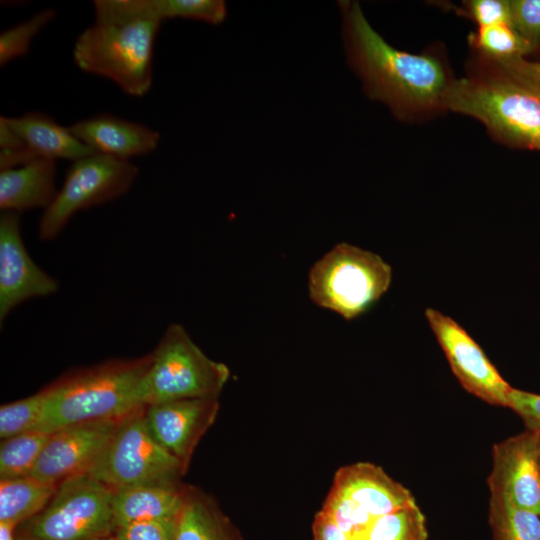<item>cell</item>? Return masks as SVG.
I'll use <instances>...</instances> for the list:
<instances>
[{"instance_id":"38","label":"cell","mask_w":540,"mask_h":540,"mask_svg":"<svg viewBox=\"0 0 540 540\" xmlns=\"http://www.w3.org/2000/svg\"><path fill=\"white\" fill-rule=\"evenodd\" d=\"M93 540H118V539L114 535H110V536H106V537L96 538V539H93Z\"/></svg>"},{"instance_id":"28","label":"cell","mask_w":540,"mask_h":540,"mask_svg":"<svg viewBox=\"0 0 540 540\" xmlns=\"http://www.w3.org/2000/svg\"><path fill=\"white\" fill-rule=\"evenodd\" d=\"M321 510L354 540H361L375 520L356 503L331 490Z\"/></svg>"},{"instance_id":"18","label":"cell","mask_w":540,"mask_h":540,"mask_svg":"<svg viewBox=\"0 0 540 540\" xmlns=\"http://www.w3.org/2000/svg\"><path fill=\"white\" fill-rule=\"evenodd\" d=\"M55 160L37 158L23 166L0 171V208L20 213L43 208L57 195Z\"/></svg>"},{"instance_id":"17","label":"cell","mask_w":540,"mask_h":540,"mask_svg":"<svg viewBox=\"0 0 540 540\" xmlns=\"http://www.w3.org/2000/svg\"><path fill=\"white\" fill-rule=\"evenodd\" d=\"M186 487L179 481H162L113 490L115 529L134 522L176 517Z\"/></svg>"},{"instance_id":"24","label":"cell","mask_w":540,"mask_h":540,"mask_svg":"<svg viewBox=\"0 0 540 540\" xmlns=\"http://www.w3.org/2000/svg\"><path fill=\"white\" fill-rule=\"evenodd\" d=\"M361 540H428L425 516L414 503L376 518Z\"/></svg>"},{"instance_id":"33","label":"cell","mask_w":540,"mask_h":540,"mask_svg":"<svg viewBox=\"0 0 540 540\" xmlns=\"http://www.w3.org/2000/svg\"><path fill=\"white\" fill-rule=\"evenodd\" d=\"M496 70L540 94V62L514 57L493 61Z\"/></svg>"},{"instance_id":"9","label":"cell","mask_w":540,"mask_h":540,"mask_svg":"<svg viewBox=\"0 0 540 540\" xmlns=\"http://www.w3.org/2000/svg\"><path fill=\"white\" fill-rule=\"evenodd\" d=\"M138 172L130 160L100 153L73 161L56 197L39 220V238L44 241L55 239L79 211L124 195Z\"/></svg>"},{"instance_id":"14","label":"cell","mask_w":540,"mask_h":540,"mask_svg":"<svg viewBox=\"0 0 540 540\" xmlns=\"http://www.w3.org/2000/svg\"><path fill=\"white\" fill-rule=\"evenodd\" d=\"M218 411V397L183 398L146 405L145 418L158 442L188 468Z\"/></svg>"},{"instance_id":"21","label":"cell","mask_w":540,"mask_h":540,"mask_svg":"<svg viewBox=\"0 0 540 540\" xmlns=\"http://www.w3.org/2000/svg\"><path fill=\"white\" fill-rule=\"evenodd\" d=\"M59 484L32 476L0 480V522L19 526L38 514Z\"/></svg>"},{"instance_id":"23","label":"cell","mask_w":540,"mask_h":540,"mask_svg":"<svg viewBox=\"0 0 540 540\" xmlns=\"http://www.w3.org/2000/svg\"><path fill=\"white\" fill-rule=\"evenodd\" d=\"M51 433L32 430L6 439L0 445V478L29 476Z\"/></svg>"},{"instance_id":"31","label":"cell","mask_w":540,"mask_h":540,"mask_svg":"<svg viewBox=\"0 0 540 540\" xmlns=\"http://www.w3.org/2000/svg\"><path fill=\"white\" fill-rule=\"evenodd\" d=\"M176 517L147 520L120 526L113 535L118 540H174Z\"/></svg>"},{"instance_id":"7","label":"cell","mask_w":540,"mask_h":540,"mask_svg":"<svg viewBox=\"0 0 540 540\" xmlns=\"http://www.w3.org/2000/svg\"><path fill=\"white\" fill-rule=\"evenodd\" d=\"M113 490L88 474L61 482L49 503L22 523L20 540H93L115 530Z\"/></svg>"},{"instance_id":"6","label":"cell","mask_w":540,"mask_h":540,"mask_svg":"<svg viewBox=\"0 0 540 540\" xmlns=\"http://www.w3.org/2000/svg\"><path fill=\"white\" fill-rule=\"evenodd\" d=\"M150 354L142 386L145 405L218 397L230 377L229 368L208 357L180 324H170Z\"/></svg>"},{"instance_id":"4","label":"cell","mask_w":540,"mask_h":540,"mask_svg":"<svg viewBox=\"0 0 540 540\" xmlns=\"http://www.w3.org/2000/svg\"><path fill=\"white\" fill-rule=\"evenodd\" d=\"M497 72L452 79L443 108L478 119L507 143L540 150V94Z\"/></svg>"},{"instance_id":"20","label":"cell","mask_w":540,"mask_h":540,"mask_svg":"<svg viewBox=\"0 0 540 540\" xmlns=\"http://www.w3.org/2000/svg\"><path fill=\"white\" fill-rule=\"evenodd\" d=\"M174 540H244L215 501L191 486L176 516Z\"/></svg>"},{"instance_id":"27","label":"cell","mask_w":540,"mask_h":540,"mask_svg":"<svg viewBox=\"0 0 540 540\" xmlns=\"http://www.w3.org/2000/svg\"><path fill=\"white\" fill-rule=\"evenodd\" d=\"M45 394L38 393L4 404L0 408V437L6 439L21 433L32 431L40 421Z\"/></svg>"},{"instance_id":"16","label":"cell","mask_w":540,"mask_h":540,"mask_svg":"<svg viewBox=\"0 0 540 540\" xmlns=\"http://www.w3.org/2000/svg\"><path fill=\"white\" fill-rule=\"evenodd\" d=\"M68 127L94 152L123 160L153 152L160 140L157 131L108 113L82 119Z\"/></svg>"},{"instance_id":"35","label":"cell","mask_w":540,"mask_h":540,"mask_svg":"<svg viewBox=\"0 0 540 540\" xmlns=\"http://www.w3.org/2000/svg\"><path fill=\"white\" fill-rule=\"evenodd\" d=\"M312 532L313 540H354L322 510L315 515Z\"/></svg>"},{"instance_id":"10","label":"cell","mask_w":540,"mask_h":540,"mask_svg":"<svg viewBox=\"0 0 540 540\" xmlns=\"http://www.w3.org/2000/svg\"><path fill=\"white\" fill-rule=\"evenodd\" d=\"M425 317L461 386L490 405L508 407L513 387L470 334L454 319L435 309L427 308Z\"/></svg>"},{"instance_id":"32","label":"cell","mask_w":540,"mask_h":540,"mask_svg":"<svg viewBox=\"0 0 540 540\" xmlns=\"http://www.w3.org/2000/svg\"><path fill=\"white\" fill-rule=\"evenodd\" d=\"M466 12L478 27L496 24H511L510 1L472 0L466 4Z\"/></svg>"},{"instance_id":"19","label":"cell","mask_w":540,"mask_h":540,"mask_svg":"<svg viewBox=\"0 0 540 540\" xmlns=\"http://www.w3.org/2000/svg\"><path fill=\"white\" fill-rule=\"evenodd\" d=\"M6 123L39 157L67 159L72 162L94 154L69 129L40 112H28L19 117H5Z\"/></svg>"},{"instance_id":"30","label":"cell","mask_w":540,"mask_h":540,"mask_svg":"<svg viewBox=\"0 0 540 540\" xmlns=\"http://www.w3.org/2000/svg\"><path fill=\"white\" fill-rule=\"evenodd\" d=\"M510 9L517 33L532 49L540 45V0H512Z\"/></svg>"},{"instance_id":"3","label":"cell","mask_w":540,"mask_h":540,"mask_svg":"<svg viewBox=\"0 0 540 540\" xmlns=\"http://www.w3.org/2000/svg\"><path fill=\"white\" fill-rule=\"evenodd\" d=\"M151 354L111 360L69 373L43 389L44 406L34 430L59 429L99 420L119 419L142 408L143 380Z\"/></svg>"},{"instance_id":"12","label":"cell","mask_w":540,"mask_h":540,"mask_svg":"<svg viewBox=\"0 0 540 540\" xmlns=\"http://www.w3.org/2000/svg\"><path fill=\"white\" fill-rule=\"evenodd\" d=\"M58 281L41 269L25 248L20 215L0 217V324L23 302L57 292Z\"/></svg>"},{"instance_id":"1","label":"cell","mask_w":540,"mask_h":540,"mask_svg":"<svg viewBox=\"0 0 540 540\" xmlns=\"http://www.w3.org/2000/svg\"><path fill=\"white\" fill-rule=\"evenodd\" d=\"M95 18L76 39L73 60L142 97L153 82L154 44L162 22L156 0H95Z\"/></svg>"},{"instance_id":"15","label":"cell","mask_w":540,"mask_h":540,"mask_svg":"<svg viewBox=\"0 0 540 540\" xmlns=\"http://www.w3.org/2000/svg\"><path fill=\"white\" fill-rule=\"evenodd\" d=\"M330 490L350 499L375 519L416 503L409 489L369 462L341 467Z\"/></svg>"},{"instance_id":"5","label":"cell","mask_w":540,"mask_h":540,"mask_svg":"<svg viewBox=\"0 0 540 540\" xmlns=\"http://www.w3.org/2000/svg\"><path fill=\"white\" fill-rule=\"evenodd\" d=\"M391 281L392 268L379 255L339 243L311 267L308 291L319 307L352 320L367 312Z\"/></svg>"},{"instance_id":"29","label":"cell","mask_w":540,"mask_h":540,"mask_svg":"<svg viewBox=\"0 0 540 540\" xmlns=\"http://www.w3.org/2000/svg\"><path fill=\"white\" fill-rule=\"evenodd\" d=\"M163 20L183 18L220 24L227 16V6L222 0H156Z\"/></svg>"},{"instance_id":"13","label":"cell","mask_w":540,"mask_h":540,"mask_svg":"<svg viewBox=\"0 0 540 540\" xmlns=\"http://www.w3.org/2000/svg\"><path fill=\"white\" fill-rule=\"evenodd\" d=\"M491 495L540 515V432L526 430L494 445Z\"/></svg>"},{"instance_id":"22","label":"cell","mask_w":540,"mask_h":540,"mask_svg":"<svg viewBox=\"0 0 540 540\" xmlns=\"http://www.w3.org/2000/svg\"><path fill=\"white\" fill-rule=\"evenodd\" d=\"M494 540H540V515L491 495L488 513Z\"/></svg>"},{"instance_id":"36","label":"cell","mask_w":540,"mask_h":540,"mask_svg":"<svg viewBox=\"0 0 540 540\" xmlns=\"http://www.w3.org/2000/svg\"><path fill=\"white\" fill-rule=\"evenodd\" d=\"M29 149L22 138L6 123L4 116L0 117V151L21 152Z\"/></svg>"},{"instance_id":"26","label":"cell","mask_w":540,"mask_h":540,"mask_svg":"<svg viewBox=\"0 0 540 540\" xmlns=\"http://www.w3.org/2000/svg\"><path fill=\"white\" fill-rule=\"evenodd\" d=\"M55 17L53 9H45L29 19L5 29L0 34V65L28 53L32 40Z\"/></svg>"},{"instance_id":"2","label":"cell","mask_w":540,"mask_h":540,"mask_svg":"<svg viewBox=\"0 0 540 540\" xmlns=\"http://www.w3.org/2000/svg\"><path fill=\"white\" fill-rule=\"evenodd\" d=\"M341 7L350 61L370 97L399 114L443 108L452 78L438 58L390 45L370 25L357 2H341Z\"/></svg>"},{"instance_id":"34","label":"cell","mask_w":540,"mask_h":540,"mask_svg":"<svg viewBox=\"0 0 540 540\" xmlns=\"http://www.w3.org/2000/svg\"><path fill=\"white\" fill-rule=\"evenodd\" d=\"M508 408L522 419L528 430L540 432V394L512 388Z\"/></svg>"},{"instance_id":"25","label":"cell","mask_w":540,"mask_h":540,"mask_svg":"<svg viewBox=\"0 0 540 540\" xmlns=\"http://www.w3.org/2000/svg\"><path fill=\"white\" fill-rule=\"evenodd\" d=\"M469 43L492 61L524 57L533 50L507 23L478 27L469 36Z\"/></svg>"},{"instance_id":"37","label":"cell","mask_w":540,"mask_h":540,"mask_svg":"<svg viewBox=\"0 0 540 540\" xmlns=\"http://www.w3.org/2000/svg\"><path fill=\"white\" fill-rule=\"evenodd\" d=\"M0 540H20L17 535V526L0 522Z\"/></svg>"},{"instance_id":"11","label":"cell","mask_w":540,"mask_h":540,"mask_svg":"<svg viewBox=\"0 0 540 540\" xmlns=\"http://www.w3.org/2000/svg\"><path fill=\"white\" fill-rule=\"evenodd\" d=\"M123 418L86 422L52 432L30 476L60 484L86 474Z\"/></svg>"},{"instance_id":"8","label":"cell","mask_w":540,"mask_h":540,"mask_svg":"<svg viewBox=\"0 0 540 540\" xmlns=\"http://www.w3.org/2000/svg\"><path fill=\"white\" fill-rule=\"evenodd\" d=\"M185 467L151 432L145 406L125 416L102 453L86 473L112 490L178 481Z\"/></svg>"}]
</instances>
